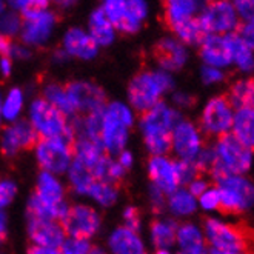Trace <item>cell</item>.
Wrapping results in <instances>:
<instances>
[{
	"instance_id": "1",
	"label": "cell",
	"mask_w": 254,
	"mask_h": 254,
	"mask_svg": "<svg viewBox=\"0 0 254 254\" xmlns=\"http://www.w3.org/2000/svg\"><path fill=\"white\" fill-rule=\"evenodd\" d=\"M181 121V114L162 102L142 114L140 127L149 153L153 156H165L171 151L173 129Z\"/></svg>"
},
{
	"instance_id": "2",
	"label": "cell",
	"mask_w": 254,
	"mask_h": 254,
	"mask_svg": "<svg viewBox=\"0 0 254 254\" xmlns=\"http://www.w3.org/2000/svg\"><path fill=\"white\" fill-rule=\"evenodd\" d=\"M213 149L216 154V163L210 174L214 181H219L220 177L227 174L244 176L251 168L253 149L244 145L230 132L219 137Z\"/></svg>"
},
{
	"instance_id": "3",
	"label": "cell",
	"mask_w": 254,
	"mask_h": 254,
	"mask_svg": "<svg viewBox=\"0 0 254 254\" xmlns=\"http://www.w3.org/2000/svg\"><path fill=\"white\" fill-rule=\"evenodd\" d=\"M173 86V80L165 71H142L134 77L128 88L131 105L142 114L159 103L160 96Z\"/></svg>"
},
{
	"instance_id": "4",
	"label": "cell",
	"mask_w": 254,
	"mask_h": 254,
	"mask_svg": "<svg viewBox=\"0 0 254 254\" xmlns=\"http://www.w3.org/2000/svg\"><path fill=\"white\" fill-rule=\"evenodd\" d=\"M205 237L213 250L219 251H244L250 254V248L254 247V233L222 222L219 219L208 217L203 222Z\"/></svg>"
},
{
	"instance_id": "5",
	"label": "cell",
	"mask_w": 254,
	"mask_h": 254,
	"mask_svg": "<svg viewBox=\"0 0 254 254\" xmlns=\"http://www.w3.org/2000/svg\"><path fill=\"white\" fill-rule=\"evenodd\" d=\"M220 194V211L225 214H242L254 205V184L245 176L227 174L216 181Z\"/></svg>"
},
{
	"instance_id": "6",
	"label": "cell",
	"mask_w": 254,
	"mask_h": 254,
	"mask_svg": "<svg viewBox=\"0 0 254 254\" xmlns=\"http://www.w3.org/2000/svg\"><path fill=\"white\" fill-rule=\"evenodd\" d=\"M132 124L131 111L122 103H111L103 110L100 142L108 153H122L128 139V128Z\"/></svg>"
},
{
	"instance_id": "7",
	"label": "cell",
	"mask_w": 254,
	"mask_h": 254,
	"mask_svg": "<svg viewBox=\"0 0 254 254\" xmlns=\"http://www.w3.org/2000/svg\"><path fill=\"white\" fill-rule=\"evenodd\" d=\"M74 143L76 140L69 137L39 139L36 148L39 165L53 176L65 173L74 157Z\"/></svg>"
},
{
	"instance_id": "8",
	"label": "cell",
	"mask_w": 254,
	"mask_h": 254,
	"mask_svg": "<svg viewBox=\"0 0 254 254\" xmlns=\"http://www.w3.org/2000/svg\"><path fill=\"white\" fill-rule=\"evenodd\" d=\"M200 26L205 34L227 36L233 34L239 26V17L234 8V3L219 0V2L205 3L197 16Z\"/></svg>"
},
{
	"instance_id": "9",
	"label": "cell",
	"mask_w": 254,
	"mask_h": 254,
	"mask_svg": "<svg viewBox=\"0 0 254 254\" xmlns=\"http://www.w3.org/2000/svg\"><path fill=\"white\" fill-rule=\"evenodd\" d=\"M29 114H31V125L37 132L39 139L64 137L69 129L65 114L43 99L33 102Z\"/></svg>"
},
{
	"instance_id": "10",
	"label": "cell",
	"mask_w": 254,
	"mask_h": 254,
	"mask_svg": "<svg viewBox=\"0 0 254 254\" xmlns=\"http://www.w3.org/2000/svg\"><path fill=\"white\" fill-rule=\"evenodd\" d=\"M234 108L225 96H217L206 102L200 114V129L211 137H222L233 128Z\"/></svg>"
},
{
	"instance_id": "11",
	"label": "cell",
	"mask_w": 254,
	"mask_h": 254,
	"mask_svg": "<svg viewBox=\"0 0 254 254\" xmlns=\"http://www.w3.org/2000/svg\"><path fill=\"white\" fill-rule=\"evenodd\" d=\"M102 9L113 28L124 33H136L146 17V5L139 0H110Z\"/></svg>"
},
{
	"instance_id": "12",
	"label": "cell",
	"mask_w": 254,
	"mask_h": 254,
	"mask_svg": "<svg viewBox=\"0 0 254 254\" xmlns=\"http://www.w3.org/2000/svg\"><path fill=\"white\" fill-rule=\"evenodd\" d=\"M65 91L74 113L88 116L105 110L107 96L102 88L91 82H69L65 85Z\"/></svg>"
},
{
	"instance_id": "13",
	"label": "cell",
	"mask_w": 254,
	"mask_h": 254,
	"mask_svg": "<svg viewBox=\"0 0 254 254\" xmlns=\"http://www.w3.org/2000/svg\"><path fill=\"white\" fill-rule=\"evenodd\" d=\"M234 45H236V34L217 36L208 34L200 43V57L206 66L213 68H227L233 65L234 57Z\"/></svg>"
},
{
	"instance_id": "14",
	"label": "cell",
	"mask_w": 254,
	"mask_h": 254,
	"mask_svg": "<svg viewBox=\"0 0 254 254\" xmlns=\"http://www.w3.org/2000/svg\"><path fill=\"white\" fill-rule=\"evenodd\" d=\"M62 227L65 234L71 236V239H83L96 234L100 227V216L96 210L86 205H76L68 208L66 216L62 220Z\"/></svg>"
},
{
	"instance_id": "15",
	"label": "cell",
	"mask_w": 254,
	"mask_h": 254,
	"mask_svg": "<svg viewBox=\"0 0 254 254\" xmlns=\"http://www.w3.org/2000/svg\"><path fill=\"white\" fill-rule=\"evenodd\" d=\"M171 143L174 153L181 160L192 162L203 148V139L200 129L188 121H181L173 129Z\"/></svg>"
},
{
	"instance_id": "16",
	"label": "cell",
	"mask_w": 254,
	"mask_h": 254,
	"mask_svg": "<svg viewBox=\"0 0 254 254\" xmlns=\"http://www.w3.org/2000/svg\"><path fill=\"white\" fill-rule=\"evenodd\" d=\"M39 142V136L33 125L20 121L5 129L2 136V153L6 157H14L20 149H33Z\"/></svg>"
},
{
	"instance_id": "17",
	"label": "cell",
	"mask_w": 254,
	"mask_h": 254,
	"mask_svg": "<svg viewBox=\"0 0 254 254\" xmlns=\"http://www.w3.org/2000/svg\"><path fill=\"white\" fill-rule=\"evenodd\" d=\"M148 174L157 190L163 194H173L179 190L181 181L176 168V162L165 156H151L148 160Z\"/></svg>"
},
{
	"instance_id": "18",
	"label": "cell",
	"mask_w": 254,
	"mask_h": 254,
	"mask_svg": "<svg viewBox=\"0 0 254 254\" xmlns=\"http://www.w3.org/2000/svg\"><path fill=\"white\" fill-rule=\"evenodd\" d=\"M23 19L22 39L28 45H39L47 40L56 23V16L48 9L28 14V16H23Z\"/></svg>"
},
{
	"instance_id": "19",
	"label": "cell",
	"mask_w": 254,
	"mask_h": 254,
	"mask_svg": "<svg viewBox=\"0 0 254 254\" xmlns=\"http://www.w3.org/2000/svg\"><path fill=\"white\" fill-rule=\"evenodd\" d=\"M29 236L37 247L59 248L65 242V231L62 223L54 220L29 219Z\"/></svg>"
},
{
	"instance_id": "20",
	"label": "cell",
	"mask_w": 254,
	"mask_h": 254,
	"mask_svg": "<svg viewBox=\"0 0 254 254\" xmlns=\"http://www.w3.org/2000/svg\"><path fill=\"white\" fill-rule=\"evenodd\" d=\"M154 57L163 69L177 71L187 64L188 53L179 40L162 39L154 47Z\"/></svg>"
},
{
	"instance_id": "21",
	"label": "cell",
	"mask_w": 254,
	"mask_h": 254,
	"mask_svg": "<svg viewBox=\"0 0 254 254\" xmlns=\"http://www.w3.org/2000/svg\"><path fill=\"white\" fill-rule=\"evenodd\" d=\"M64 48L68 54L79 59H93L97 54L96 42L80 28H72L65 34Z\"/></svg>"
},
{
	"instance_id": "22",
	"label": "cell",
	"mask_w": 254,
	"mask_h": 254,
	"mask_svg": "<svg viewBox=\"0 0 254 254\" xmlns=\"http://www.w3.org/2000/svg\"><path fill=\"white\" fill-rule=\"evenodd\" d=\"M163 22L171 29L174 25L182 23L191 17H197V12L202 11L203 6L194 0H170L163 3Z\"/></svg>"
},
{
	"instance_id": "23",
	"label": "cell",
	"mask_w": 254,
	"mask_h": 254,
	"mask_svg": "<svg viewBox=\"0 0 254 254\" xmlns=\"http://www.w3.org/2000/svg\"><path fill=\"white\" fill-rule=\"evenodd\" d=\"M113 254H143V245L136 231L127 227L117 228L110 237Z\"/></svg>"
},
{
	"instance_id": "24",
	"label": "cell",
	"mask_w": 254,
	"mask_h": 254,
	"mask_svg": "<svg viewBox=\"0 0 254 254\" xmlns=\"http://www.w3.org/2000/svg\"><path fill=\"white\" fill-rule=\"evenodd\" d=\"M233 136L241 140L248 148L254 149V110L239 108L234 111L233 119Z\"/></svg>"
},
{
	"instance_id": "25",
	"label": "cell",
	"mask_w": 254,
	"mask_h": 254,
	"mask_svg": "<svg viewBox=\"0 0 254 254\" xmlns=\"http://www.w3.org/2000/svg\"><path fill=\"white\" fill-rule=\"evenodd\" d=\"M176 241L179 242L181 251L185 253H202L208 251L205 247V236L202 230L194 223H184L177 227Z\"/></svg>"
},
{
	"instance_id": "26",
	"label": "cell",
	"mask_w": 254,
	"mask_h": 254,
	"mask_svg": "<svg viewBox=\"0 0 254 254\" xmlns=\"http://www.w3.org/2000/svg\"><path fill=\"white\" fill-rule=\"evenodd\" d=\"M68 206L62 202V203H47L43 202L40 197H37L36 194L31 197L28 203V214L29 219H42V220H64V217L66 216Z\"/></svg>"
},
{
	"instance_id": "27",
	"label": "cell",
	"mask_w": 254,
	"mask_h": 254,
	"mask_svg": "<svg viewBox=\"0 0 254 254\" xmlns=\"http://www.w3.org/2000/svg\"><path fill=\"white\" fill-rule=\"evenodd\" d=\"M89 33L96 45H102V47H107L114 40V28L102 8L96 9L89 17Z\"/></svg>"
},
{
	"instance_id": "28",
	"label": "cell",
	"mask_w": 254,
	"mask_h": 254,
	"mask_svg": "<svg viewBox=\"0 0 254 254\" xmlns=\"http://www.w3.org/2000/svg\"><path fill=\"white\" fill-rule=\"evenodd\" d=\"M233 108H251L254 110V79L236 80L227 96Z\"/></svg>"
},
{
	"instance_id": "29",
	"label": "cell",
	"mask_w": 254,
	"mask_h": 254,
	"mask_svg": "<svg viewBox=\"0 0 254 254\" xmlns=\"http://www.w3.org/2000/svg\"><path fill=\"white\" fill-rule=\"evenodd\" d=\"M36 196L40 197L43 202L56 205V203H62L65 191L62 184L57 181V179L50 174V173H42L39 176V182L36 188Z\"/></svg>"
},
{
	"instance_id": "30",
	"label": "cell",
	"mask_w": 254,
	"mask_h": 254,
	"mask_svg": "<svg viewBox=\"0 0 254 254\" xmlns=\"http://www.w3.org/2000/svg\"><path fill=\"white\" fill-rule=\"evenodd\" d=\"M177 225L174 220H153L151 239L159 250H167L176 242Z\"/></svg>"
},
{
	"instance_id": "31",
	"label": "cell",
	"mask_w": 254,
	"mask_h": 254,
	"mask_svg": "<svg viewBox=\"0 0 254 254\" xmlns=\"http://www.w3.org/2000/svg\"><path fill=\"white\" fill-rule=\"evenodd\" d=\"M69 182L76 192L89 194L93 185L99 181L85 165H82L77 160H72V163L69 165Z\"/></svg>"
},
{
	"instance_id": "32",
	"label": "cell",
	"mask_w": 254,
	"mask_h": 254,
	"mask_svg": "<svg viewBox=\"0 0 254 254\" xmlns=\"http://www.w3.org/2000/svg\"><path fill=\"white\" fill-rule=\"evenodd\" d=\"M171 31L181 39V42L188 43V45H200L206 36L197 17H191L182 23L174 25L171 28Z\"/></svg>"
},
{
	"instance_id": "33",
	"label": "cell",
	"mask_w": 254,
	"mask_h": 254,
	"mask_svg": "<svg viewBox=\"0 0 254 254\" xmlns=\"http://www.w3.org/2000/svg\"><path fill=\"white\" fill-rule=\"evenodd\" d=\"M168 206L173 214L176 216H190L196 211V197L190 194L188 190H177L173 194H170Z\"/></svg>"
},
{
	"instance_id": "34",
	"label": "cell",
	"mask_w": 254,
	"mask_h": 254,
	"mask_svg": "<svg viewBox=\"0 0 254 254\" xmlns=\"http://www.w3.org/2000/svg\"><path fill=\"white\" fill-rule=\"evenodd\" d=\"M43 100H47L48 103L54 108H57L61 113L66 114H74V110L71 107V103L68 100L66 91H65V86L59 85V83H48L47 86L43 88Z\"/></svg>"
},
{
	"instance_id": "35",
	"label": "cell",
	"mask_w": 254,
	"mask_h": 254,
	"mask_svg": "<svg viewBox=\"0 0 254 254\" xmlns=\"http://www.w3.org/2000/svg\"><path fill=\"white\" fill-rule=\"evenodd\" d=\"M117 194H119L117 185L110 184V182H96L88 196H91L100 205L108 206V205H113L116 202Z\"/></svg>"
},
{
	"instance_id": "36",
	"label": "cell",
	"mask_w": 254,
	"mask_h": 254,
	"mask_svg": "<svg viewBox=\"0 0 254 254\" xmlns=\"http://www.w3.org/2000/svg\"><path fill=\"white\" fill-rule=\"evenodd\" d=\"M233 64L244 72H251L254 69V53L247 48L245 45L239 40L236 36V45H234V57Z\"/></svg>"
},
{
	"instance_id": "37",
	"label": "cell",
	"mask_w": 254,
	"mask_h": 254,
	"mask_svg": "<svg viewBox=\"0 0 254 254\" xmlns=\"http://www.w3.org/2000/svg\"><path fill=\"white\" fill-rule=\"evenodd\" d=\"M22 93L19 89H12V91L8 94L3 107H2V114L8 119V121H14L17 117V114L22 110Z\"/></svg>"
},
{
	"instance_id": "38",
	"label": "cell",
	"mask_w": 254,
	"mask_h": 254,
	"mask_svg": "<svg viewBox=\"0 0 254 254\" xmlns=\"http://www.w3.org/2000/svg\"><path fill=\"white\" fill-rule=\"evenodd\" d=\"M199 205L203 208L205 211H216L220 210V194L219 190L214 188H208L203 194L199 196Z\"/></svg>"
},
{
	"instance_id": "39",
	"label": "cell",
	"mask_w": 254,
	"mask_h": 254,
	"mask_svg": "<svg viewBox=\"0 0 254 254\" xmlns=\"http://www.w3.org/2000/svg\"><path fill=\"white\" fill-rule=\"evenodd\" d=\"M20 28H22V22L17 14L6 12L0 17V34H5L9 37L11 34L17 33Z\"/></svg>"
},
{
	"instance_id": "40",
	"label": "cell",
	"mask_w": 254,
	"mask_h": 254,
	"mask_svg": "<svg viewBox=\"0 0 254 254\" xmlns=\"http://www.w3.org/2000/svg\"><path fill=\"white\" fill-rule=\"evenodd\" d=\"M91 248L93 247L89 245V242L83 239H69L62 244L61 254H89Z\"/></svg>"
},
{
	"instance_id": "41",
	"label": "cell",
	"mask_w": 254,
	"mask_h": 254,
	"mask_svg": "<svg viewBox=\"0 0 254 254\" xmlns=\"http://www.w3.org/2000/svg\"><path fill=\"white\" fill-rule=\"evenodd\" d=\"M176 168H177V174H179V181H181V184H190L196 177H199V171L196 170L192 162L179 160V162H176Z\"/></svg>"
},
{
	"instance_id": "42",
	"label": "cell",
	"mask_w": 254,
	"mask_h": 254,
	"mask_svg": "<svg viewBox=\"0 0 254 254\" xmlns=\"http://www.w3.org/2000/svg\"><path fill=\"white\" fill-rule=\"evenodd\" d=\"M237 17L244 23H254V0H237L234 3Z\"/></svg>"
},
{
	"instance_id": "43",
	"label": "cell",
	"mask_w": 254,
	"mask_h": 254,
	"mask_svg": "<svg viewBox=\"0 0 254 254\" xmlns=\"http://www.w3.org/2000/svg\"><path fill=\"white\" fill-rule=\"evenodd\" d=\"M234 34L239 37V40H241L247 48H250L254 53V23L239 25Z\"/></svg>"
},
{
	"instance_id": "44",
	"label": "cell",
	"mask_w": 254,
	"mask_h": 254,
	"mask_svg": "<svg viewBox=\"0 0 254 254\" xmlns=\"http://www.w3.org/2000/svg\"><path fill=\"white\" fill-rule=\"evenodd\" d=\"M17 188L12 181H0V208L6 206L16 196Z\"/></svg>"
},
{
	"instance_id": "45",
	"label": "cell",
	"mask_w": 254,
	"mask_h": 254,
	"mask_svg": "<svg viewBox=\"0 0 254 254\" xmlns=\"http://www.w3.org/2000/svg\"><path fill=\"white\" fill-rule=\"evenodd\" d=\"M225 79V72L223 69L219 68H213V66H203L202 68V80L206 85H216L220 83Z\"/></svg>"
},
{
	"instance_id": "46",
	"label": "cell",
	"mask_w": 254,
	"mask_h": 254,
	"mask_svg": "<svg viewBox=\"0 0 254 254\" xmlns=\"http://www.w3.org/2000/svg\"><path fill=\"white\" fill-rule=\"evenodd\" d=\"M124 219L127 223V228L137 233V230L140 228V213H139L137 208H134V206L127 208L125 213H124Z\"/></svg>"
},
{
	"instance_id": "47",
	"label": "cell",
	"mask_w": 254,
	"mask_h": 254,
	"mask_svg": "<svg viewBox=\"0 0 254 254\" xmlns=\"http://www.w3.org/2000/svg\"><path fill=\"white\" fill-rule=\"evenodd\" d=\"M208 188V184H206V181H203V179H200V177H196L194 181H191L190 184H188V191H190V194H192L194 197H199L200 194H203Z\"/></svg>"
},
{
	"instance_id": "48",
	"label": "cell",
	"mask_w": 254,
	"mask_h": 254,
	"mask_svg": "<svg viewBox=\"0 0 254 254\" xmlns=\"http://www.w3.org/2000/svg\"><path fill=\"white\" fill-rule=\"evenodd\" d=\"M174 103L177 107L191 108L194 103H196V97L188 93H177V94H174Z\"/></svg>"
},
{
	"instance_id": "49",
	"label": "cell",
	"mask_w": 254,
	"mask_h": 254,
	"mask_svg": "<svg viewBox=\"0 0 254 254\" xmlns=\"http://www.w3.org/2000/svg\"><path fill=\"white\" fill-rule=\"evenodd\" d=\"M12 51H14V45L11 39L5 34H0V54L3 56V59H9Z\"/></svg>"
},
{
	"instance_id": "50",
	"label": "cell",
	"mask_w": 254,
	"mask_h": 254,
	"mask_svg": "<svg viewBox=\"0 0 254 254\" xmlns=\"http://www.w3.org/2000/svg\"><path fill=\"white\" fill-rule=\"evenodd\" d=\"M151 200L154 205V210L156 211H162L163 205H165V194H163L160 190H157L156 187H153L151 190Z\"/></svg>"
},
{
	"instance_id": "51",
	"label": "cell",
	"mask_w": 254,
	"mask_h": 254,
	"mask_svg": "<svg viewBox=\"0 0 254 254\" xmlns=\"http://www.w3.org/2000/svg\"><path fill=\"white\" fill-rule=\"evenodd\" d=\"M28 254H61V251L56 248H43V247H31L28 250Z\"/></svg>"
},
{
	"instance_id": "52",
	"label": "cell",
	"mask_w": 254,
	"mask_h": 254,
	"mask_svg": "<svg viewBox=\"0 0 254 254\" xmlns=\"http://www.w3.org/2000/svg\"><path fill=\"white\" fill-rule=\"evenodd\" d=\"M132 163V157H131V154L128 153V151H122L121 153V157H119V165H121L124 170L125 168H128L129 165Z\"/></svg>"
},
{
	"instance_id": "53",
	"label": "cell",
	"mask_w": 254,
	"mask_h": 254,
	"mask_svg": "<svg viewBox=\"0 0 254 254\" xmlns=\"http://www.w3.org/2000/svg\"><path fill=\"white\" fill-rule=\"evenodd\" d=\"M6 239V219L5 214L0 211V244L5 242Z\"/></svg>"
},
{
	"instance_id": "54",
	"label": "cell",
	"mask_w": 254,
	"mask_h": 254,
	"mask_svg": "<svg viewBox=\"0 0 254 254\" xmlns=\"http://www.w3.org/2000/svg\"><path fill=\"white\" fill-rule=\"evenodd\" d=\"M0 66H2V72L5 74V76H8L9 71H11V61H9V59H2V64H0Z\"/></svg>"
},
{
	"instance_id": "55",
	"label": "cell",
	"mask_w": 254,
	"mask_h": 254,
	"mask_svg": "<svg viewBox=\"0 0 254 254\" xmlns=\"http://www.w3.org/2000/svg\"><path fill=\"white\" fill-rule=\"evenodd\" d=\"M208 254H248V253H244V251H219V250L211 248V251Z\"/></svg>"
},
{
	"instance_id": "56",
	"label": "cell",
	"mask_w": 254,
	"mask_h": 254,
	"mask_svg": "<svg viewBox=\"0 0 254 254\" xmlns=\"http://www.w3.org/2000/svg\"><path fill=\"white\" fill-rule=\"evenodd\" d=\"M89 254H105L100 248H91V251H89Z\"/></svg>"
},
{
	"instance_id": "57",
	"label": "cell",
	"mask_w": 254,
	"mask_h": 254,
	"mask_svg": "<svg viewBox=\"0 0 254 254\" xmlns=\"http://www.w3.org/2000/svg\"><path fill=\"white\" fill-rule=\"evenodd\" d=\"M177 254H208V251H202V253H185V251H179Z\"/></svg>"
},
{
	"instance_id": "58",
	"label": "cell",
	"mask_w": 254,
	"mask_h": 254,
	"mask_svg": "<svg viewBox=\"0 0 254 254\" xmlns=\"http://www.w3.org/2000/svg\"><path fill=\"white\" fill-rule=\"evenodd\" d=\"M156 254H170V251L168 250H159Z\"/></svg>"
},
{
	"instance_id": "59",
	"label": "cell",
	"mask_w": 254,
	"mask_h": 254,
	"mask_svg": "<svg viewBox=\"0 0 254 254\" xmlns=\"http://www.w3.org/2000/svg\"><path fill=\"white\" fill-rule=\"evenodd\" d=\"M0 116H2V100H0Z\"/></svg>"
},
{
	"instance_id": "60",
	"label": "cell",
	"mask_w": 254,
	"mask_h": 254,
	"mask_svg": "<svg viewBox=\"0 0 254 254\" xmlns=\"http://www.w3.org/2000/svg\"><path fill=\"white\" fill-rule=\"evenodd\" d=\"M2 9H3V5H2V3H0V12H2Z\"/></svg>"
}]
</instances>
